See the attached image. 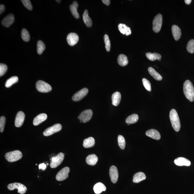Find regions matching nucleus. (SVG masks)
Listing matches in <instances>:
<instances>
[{
	"label": "nucleus",
	"instance_id": "f257e3e1",
	"mask_svg": "<svg viewBox=\"0 0 194 194\" xmlns=\"http://www.w3.org/2000/svg\"><path fill=\"white\" fill-rule=\"evenodd\" d=\"M184 94L188 100L191 102L194 100V88L192 82L190 80H187L183 84Z\"/></svg>",
	"mask_w": 194,
	"mask_h": 194
},
{
	"label": "nucleus",
	"instance_id": "f03ea898",
	"mask_svg": "<svg viewBox=\"0 0 194 194\" xmlns=\"http://www.w3.org/2000/svg\"><path fill=\"white\" fill-rule=\"evenodd\" d=\"M170 119L172 127L176 132L180 130L181 125L180 119L176 110L175 109L171 110L170 112Z\"/></svg>",
	"mask_w": 194,
	"mask_h": 194
},
{
	"label": "nucleus",
	"instance_id": "7ed1b4c3",
	"mask_svg": "<svg viewBox=\"0 0 194 194\" xmlns=\"http://www.w3.org/2000/svg\"><path fill=\"white\" fill-rule=\"evenodd\" d=\"M8 162H14L20 160L22 157V152L19 150H16L8 152L5 156Z\"/></svg>",
	"mask_w": 194,
	"mask_h": 194
},
{
	"label": "nucleus",
	"instance_id": "20e7f679",
	"mask_svg": "<svg viewBox=\"0 0 194 194\" xmlns=\"http://www.w3.org/2000/svg\"><path fill=\"white\" fill-rule=\"evenodd\" d=\"M36 88L39 92L46 93L50 92L52 88L50 84L44 81L39 80L36 82Z\"/></svg>",
	"mask_w": 194,
	"mask_h": 194
},
{
	"label": "nucleus",
	"instance_id": "39448f33",
	"mask_svg": "<svg viewBox=\"0 0 194 194\" xmlns=\"http://www.w3.org/2000/svg\"><path fill=\"white\" fill-rule=\"evenodd\" d=\"M9 190H12L17 189L18 193L24 194L27 191V188L23 184L19 183H14L9 184L7 186Z\"/></svg>",
	"mask_w": 194,
	"mask_h": 194
},
{
	"label": "nucleus",
	"instance_id": "423d86ee",
	"mask_svg": "<svg viewBox=\"0 0 194 194\" xmlns=\"http://www.w3.org/2000/svg\"><path fill=\"white\" fill-rule=\"evenodd\" d=\"M64 155L63 153L61 152L56 156L53 157L51 159L50 166L51 168H55L61 164L64 160Z\"/></svg>",
	"mask_w": 194,
	"mask_h": 194
},
{
	"label": "nucleus",
	"instance_id": "0eeeda50",
	"mask_svg": "<svg viewBox=\"0 0 194 194\" xmlns=\"http://www.w3.org/2000/svg\"><path fill=\"white\" fill-rule=\"evenodd\" d=\"M162 17L161 14H159L155 17L153 21V30L155 32L160 31L162 25Z\"/></svg>",
	"mask_w": 194,
	"mask_h": 194
},
{
	"label": "nucleus",
	"instance_id": "6e6552de",
	"mask_svg": "<svg viewBox=\"0 0 194 194\" xmlns=\"http://www.w3.org/2000/svg\"><path fill=\"white\" fill-rule=\"evenodd\" d=\"M62 128V125L61 124H56L46 129L43 132V135L45 136H48L56 133L60 131Z\"/></svg>",
	"mask_w": 194,
	"mask_h": 194
},
{
	"label": "nucleus",
	"instance_id": "1a4fd4ad",
	"mask_svg": "<svg viewBox=\"0 0 194 194\" xmlns=\"http://www.w3.org/2000/svg\"><path fill=\"white\" fill-rule=\"evenodd\" d=\"M93 115L92 111L91 109H88L83 111L79 116L78 119L82 121L84 123L89 122L90 120Z\"/></svg>",
	"mask_w": 194,
	"mask_h": 194
},
{
	"label": "nucleus",
	"instance_id": "9d476101",
	"mask_svg": "<svg viewBox=\"0 0 194 194\" xmlns=\"http://www.w3.org/2000/svg\"><path fill=\"white\" fill-rule=\"evenodd\" d=\"M69 171H70V169L69 167H64L58 172L56 175V180L59 181L66 180L69 177Z\"/></svg>",
	"mask_w": 194,
	"mask_h": 194
},
{
	"label": "nucleus",
	"instance_id": "9b49d317",
	"mask_svg": "<svg viewBox=\"0 0 194 194\" xmlns=\"http://www.w3.org/2000/svg\"><path fill=\"white\" fill-rule=\"evenodd\" d=\"M89 92V90L87 88H84L81 89L78 92L76 93L72 97V100L75 102H78L83 98L87 95Z\"/></svg>",
	"mask_w": 194,
	"mask_h": 194
},
{
	"label": "nucleus",
	"instance_id": "f8f14e48",
	"mask_svg": "<svg viewBox=\"0 0 194 194\" xmlns=\"http://www.w3.org/2000/svg\"><path fill=\"white\" fill-rule=\"evenodd\" d=\"M68 44L69 45L73 46L77 44L79 40V36L75 33H70L68 35L67 38Z\"/></svg>",
	"mask_w": 194,
	"mask_h": 194
},
{
	"label": "nucleus",
	"instance_id": "ddd939ff",
	"mask_svg": "<svg viewBox=\"0 0 194 194\" xmlns=\"http://www.w3.org/2000/svg\"><path fill=\"white\" fill-rule=\"evenodd\" d=\"M109 175L111 181L113 183H116L118 179V172L117 167L115 166H112L109 170Z\"/></svg>",
	"mask_w": 194,
	"mask_h": 194
},
{
	"label": "nucleus",
	"instance_id": "4468645a",
	"mask_svg": "<svg viewBox=\"0 0 194 194\" xmlns=\"http://www.w3.org/2000/svg\"><path fill=\"white\" fill-rule=\"evenodd\" d=\"M14 14H9L5 17L1 21V24L4 27H9L14 22Z\"/></svg>",
	"mask_w": 194,
	"mask_h": 194
},
{
	"label": "nucleus",
	"instance_id": "2eb2a0df",
	"mask_svg": "<svg viewBox=\"0 0 194 194\" xmlns=\"http://www.w3.org/2000/svg\"><path fill=\"white\" fill-rule=\"evenodd\" d=\"M25 119V115L24 113L20 111L18 113L16 116L15 120V125L17 127H19L22 125L24 123Z\"/></svg>",
	"mask_w": 194,
	"mask_h": 194
},
{
	"label": "nucleus",
	"instance_id": "dca6fc26",
	"mask_svg": "<svg viewBox=\"0 0 194 194\" xmlns=\"http://www.w3.org/2000/svg\"><path fill=\"white\" fill-rule=\"evenodd\" d=\"M174 162L175 165L179 166H190L191 164V163L190 160L184 157H179L176 159Z\"/></svg>",
	"mask_w": 194,
	"mask_h": 194
},
{
	"label": "nucleus",
	"instance_id": "f3484780",
	"mask_svg": "<svg viewBox=\"0 0 194 194\" xmlns=\"http://www.w3.org/2000/svg\"><path fill=\"white\" fill-rule=\"evenodd\" d=\"M147 136L156 140H159L161 138V135L158 131L154 129H151L147 131L146 133Z\"/></svg>",
	"mask_w": 194,
	"mask_h": 194
},
{
	"label": "nucleus",
	"instance_id": "a211bd4d",
	"mask_svg": "<svg viewBox=\"0 0 194 194\" xmlns=\"http://www.w3.org/2000/svg\"><path fill=\"white\" fill-rule=\"evenodd\" d=\"M79 4L77 1H74L73 2V4L69 6V9L73 16L76 19H79V15L77 11V8L78 7Z\"/></svg>",
	"mask_w": 194,
	"mask_h": 194
},
{
	"label": "nucleus",
	"instance_id": "6ab92c4d",
	"mask_svg": "<svg viewBox=\"0 0 194 194\" xmlns=\"http://www.w3.org/2000/svg\"><path fill=\"white\" fill-rule=\"evenodd\" d=\"M47 118V115L46 114H40L34 119L33 121V124L36 126L39 125L43 122L45 121Z\"/></svg>",
	"mask_w": 194,
	"mask_h": 194
},
{
	"label": "nucleus",
	"instance_id": "aec40b11",
	"mask_svg": "<svg viewBox=\"0 0 194 194\" xmlns=\"http://www.w3.org/2000/svg\"><path fill=\"white\" fill-rule=\"evenodd\" d=\"M172 32L175 40H178L181 36V31L178 26L174 25L172 27Z\"/></svg>",
	"mask_w": 194,
	"mask_h": 194
},
{
	"label": "nucleus",
	"instance_id": "412c9836",
	"mask_svg": "<svg viewBox=\"0 0 194 194\" xmlns=\"http://www.w3.org/2000/svg\"><path fill=\"white\" fill-rule=\"evenodd\" d=\"M121 95L120 93L119 92H114L112 96V104L114 106L117 107L120 103Z\"/></svg>",
	"mask_w": 194,
	"mask_h": 194
},
{
	"label": "nucleus",
	"instance_id": "4be33fe9",
	"mask_svg": "<svg viewBox=\"0 0 194 194\" xmlns=\"http://www.w3.org/2000/svg\"><path fill=\"white\" fill-rule=\"evenodd\" d=\"M146 178L145 174L143 172H138L134 175L133 181L134 183H138Z\"/></svg>",
	"mask_w": 194,
	"mask_h": 194
},
{
	"label": "nucleus",
	"instance_id": "5701e85b",
	"mask_svg": "<svg viewBox=\"0 0 194 194\" xmlns=\"http://www.w3.org/2000/svg\"><path fill=\"white\" fill-rule=\"evenodd\" d=\"M118 27L119 31L122 34H125L127 36L130 35L131 34V31L130 28L127 27L125 24H119Z\"/></svg>",
	"mask_w": 194,
	"mask_h": 194
},
{
	"label": "nucleus",
	"instance_id": "b1692460",
	"mask_svg": "<svg viewBox=\"0 0 194 194\" xmlns=\"http://www.w3.org/2000/svg\"><path fill=\"white\" fill-rule=\"evenodd\" d=\"M83 19L86 25L88 27H91L92 25V21L89 16L88 11L87 10L84 11L83 14Z\"/></svg>",
	"mask_w": 194,
	"mask_h": 194
},
{
	"label": "nucleus",
	"instance_id": "393cba45",
	"mask_svg": "<svg viewBox=\"0 0 194 194\" xmlns=\"http://www.w3.org/2000/svg\"><path fill=\"white\" fill-rule=\"evenodd\" d=\"M98 160L97 156L95 154H92L88 156L86 159V162L88 164L93 166L96 164Z\"/></svg>",
	"mask_w": 194,
	"mask_h": 194
},
{
	"label": "nucleus",
	"instance_id": "a878e982",
	"mask_svg": "<svg viewBox=\"0 0 194 194\" xmlns=\"http://www.w3.org/2000/svg\"><path fill=\"white\" fill-rule=\"evenodd\" d=\"M106 190V187L102 183H98L96 184L94 187V190L96 194H100L103 191H105Z\"/></svg>",
	"mask_w": 194,
	"mask_h": 194
},
{
	"label": "nucleus",
	"instance_id": "bb28decb",
	"mask_svg": "<svg viewBox=\"0 0 194 194\" xmlns=\"http://www.w3.org/2000/svg\"><path fill=\"white\" fill-rule=\"evenodd\" d=\"M94 144H95V141L94 138L90 137L84 140L83 146L84 148H90L93 147Z\"/></svg>",
	"mask_w": 194,
	"mask_h": 194
},
{
	"label": "nucleus",
	"instance_id": "cd10ccee",
	"mask_svg": "<svg viewBox=\"0 0 194 194\" xmlns=\"http://www.w3.org/2000/svg\"><path fill=\"white\" fill-rule=\"evenodd\" d=\"M146 56L147 58L151 61H154L156 60L160 61L162 58V56L160 54L156 53H153L149 52L147 53H146Z\"/></svg>",
	"mask_w": 194,
	"mask_h": 194
},
{
	"label": "nucleus",
	"instance_id": "c85d7f7f",
	"mask_svg": "<svg viewBox=\"0 0 194 194\" xmlns=\"http://www.w3.org/2000/svg\"><path fill=\"white\" fill-rule=\"evenodd\" d=\"M118 62L119 65L121 66H127L128 63L127 57L124 54H120L118 58Z\"/></svg>",
	"mask_w": 194,
	"mask_h": 194
},
{
	"label": "nucleus",
	"instance_id": "c756f323",
	"mask_svg": "<svg viewBox=\"0 0 194 194\" xmlns=\"http://www.w3.org/2000/svg\"><path fill=\"white\" fill-rule=\"evenodd\" d=\"M149 74L154 78L157 81H161L162 77L158 72H157L153 68L149 67L148 69Z\"/></svg>",
	"mask_w": 194,
	"mask_h": 194
},
{
	"label": "nucleus",
	"instance_id": "7c9ffc66",
	"mask_svg": "<svg viewBox=\"0 0 194 194\" xmlns=\"http://www.w3.org/2000/svg\"><path fill=\"white\" fill-rule=\"evenodd\" d=\"M139 117L137 114H134L129 116L126 119L125 122L127 124H132L136 123L138 120Z\"/></svg>",
	"mask_w": 194,
	"mask_h": 194
},
{
	"label": "nucleus",
	"instance_id": "2f4dec72",
	"mask_svg": "<svg viewBox=\"0 0 194 194\" xmlns=\"http://www.w3.org/2000/svg\"><path fill=\"white\" fill-rule=\"evenodd\" d=\"M19 81V78L17 76H14L12 77L7 79L5 84V86L6 87L9 88L14 84L16 83Z\"/></svg>",
	"mask_w": 194,
	"mask_h": 194
},
{
	"label": "nucleus",
	"instance_id": "473e14b6",
	"mask_svg": "<svg viewBox=\"0 0 194 194\" xmlns=\"http://www.w3.org/2000/svg\"><path fill=\"white\" fill-rule=\"evenodd\" d=\"M45 49V45L42 41L39 40L37 44V51L38 53L40 55L42 54L43 51Z\"/></svg>",
	"mask_w": 194,
	"mask_h": 194
},
{
	"label": "nucleus",
	"instance_id": "72a5a7b5",
	"mask_svg": "<svg viewBox=\"0 0 194 194\" xmlns=\"http://www.w3.org/2000/svg\"><path fill=\"white\" fill-rule=\"evenodd\" d=\"M21 38L25 42H28L30 40L29 33L27 30L24 29L22 30Z\"/></svg>",
	"mask_w": 194,
	"mask_h": 194
},
{
	"label": "nucleus",
	"instance_id": "f704fd0d",
	"mask_svg": "<svg viewBox=\"0 0 194 194\" xmlns=\"http://www.w3.org/2000/svg\"><path fill=\"white\" fill-rule=\"evenodd\" d=\"M104 39L106 50L109 52L110 50L111 44L108 35L107 34L105 35L104 36Z\"/></svg>",
	"mask_w": 194,
	"mask_h": 194
},
{
	"label": "nucleus",
	"instance_id": "c9c22d12",
	"mask_svg": "<svg viewBox=\"0 0 194 194\" xmlns=\"http://www.w3.org/2000/svg\"><path fill=\"white\" fill-rule=\"evenodd\" d=\"M118 140L119 147L122 150H124L125 146V141L124 137L122 135H119Z\"/></svg>",
	"mask_w": 194,
	"mask_h": 194
},
{
	"label": "nucleus",
	"instance_id": "e433bc0d",
	"mask_svg": "<svg viewBox=\"0 0 194 194\" xmlns=\"http://www.w3.org/2000/svg\"><path fill=\"white\" fill-rule=\"evenodd\" d=\"M187 49L190 53H194V39H192L189 41L187 45Z\"/></svg>",
	"mask_w": 194,
	"mask_h": 194
},
{
	"label": "nucleus",
	"instance_id": "4c0bfd02",
	"mask_svg": "<svg viewBox=\"0 0 194 194\" xmlns=\"http://www.w3.org/2000/svg\"><path fill=\"white\" fill-rule=\"evenodd\" d=\"M142 81L143 85L146 89L149 92H151V87L150 81L145 78L142 79Z\"/></svg>",
	"mask_w": 194,
	"mask_h": 194
},
{
	"label": "nucleus",
	"instance_id": "58836bf2",
	"mask_svg": "<svg viewBox=\"0 0 194 194\" xmlns=\"http://www.w3.org/2000/svg\"><path fill=\"white\" fill-rule=\"evenodd\" d=\"M7 69V66L6 64L3 63L0 64V77H1L5 74Z\"/></svg>",
	"mask_w": 194,
	"mask_h": 194
},
{
	"label": "nucleus",
	"instance_id": "ea45409f",
	"mask_svg": "<svg viewBox=\"0 0 194 194\" xmlns=\"http://www.w3.org/2000/svg\"><path fill=\"white\" fill-rule=\"evenodd\" d=\"M21 1L27 9L29 10H31L32 9V6L30 1L29 0H22Z\"/></svg>",
	"mask_w": 194,
	"mask_h": 194
},
{
	"label": "nucleus",
	"instance_id": "a19ab883",
	"mask_svg": "<svg viewBox=\"0 0 194 194\" xmlns=\"http://www.w3.org/2000/svg\"><path fill=\"white\" fill-rule=\"evenodd\" d=\"M5 122V117L4 116H1L0 118V131L1 132H3L4 131Z\"/></svg>",
	"mask_w": 194,
	"mask_h": 194
},
{
	"label": "nucleus",
	"instance_id": "79ce46f5",
	"mask_svg": "<svg viewBox=\"0 0 194 194\" xmlns=\"http://www.w3.org/2000/svg\"><path fill=\"white\" fill-rule=\"evenodd\" d=\"M39 167L40 169H42L43 170H44L46 168V165L45 163L41 164L39 165Z\"/></svg>",
	"mask_w": 194,
	"mask_h": 194
},
{
	"label": "nucleus",
	"instance_id": "37998d69",
	"mask_svg": "<svg viewBox=\"0 0 194 194\" xmlns=\"http://www.w3.org/2000/svg\"><path fill=\"white\" fill-rule=\"evenodd\" d=\"M5 6L4 5L1 4L0 6V14H1L4 11Z\"/></svg>",
	"mask_w": 194,
	"mask_h": 194
},
{
	"label": "nucleus",
	"instance_id": "c03bdc74",
	"mask_svg": "<svg viewBox=\"0 0 194 194\" xmlns=\"http://www.w3.org/2000/svg\"><path fill=\"white\" fill-rule=\"evenodd\" d=\"M102 1L104 4L107 6L109 5L110 3V0H103Z\"/></svg>",
	"mask_w": 194,
	"mask_h": 194
},
{
	"label": "nucleus",
	"instance_id": "a18cd8bd",
	"mask_svg": "<svg viewBox=\"0 0 194 194\" xmlns=\"http://www.w3.org/2000/svg\"><path fill=\"white\" fill-rule=\"evenodd\" d=\"M185 2L187 4L189 5L191 3V0H185Z\"/></svg>",
	"mask_w": 194,
	"mask_h": 194
},
{
	"label": "nucleus",
	"instance_id": "49530a36",
	"mask_svg": "<svg viewBox=\"0 0 194 194\" xmlns=\"http://www.w3.org/2000/svg\"><path fill=\"white\" fill-rule=\"evenodd\" d=\"M56 1L57 2H60L61 1H57H57Z\"/></svg>",
	"mask_w": 194,
	"mask_h": 194
}]
</instances>
